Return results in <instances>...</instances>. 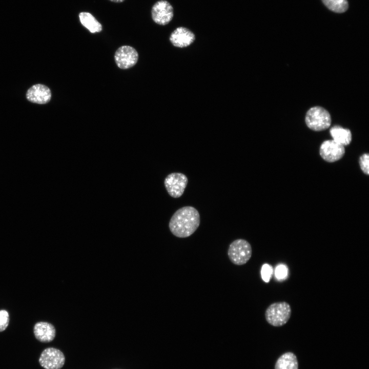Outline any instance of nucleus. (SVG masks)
<instances>
[{
	"label": "nucleus",
	"mask_w": 369,
	"mask_h": 369,
	"mask_svg": "<svg viewBox=\"0 0 369 369\" xmlns=\"http://www.w3.org/2000/svg\"><path fill=\"white\" fill-rule=\"evenodd\" d=\"M252 249L250 243L243 239L234 240L229 245L228 255L230 260L235 265L245 264L250 259Z\"/></svg>",
	"instance_id": "nucleus-3"
},
{
	"label": "nucleus",
	"mask_w": 369,
	"mask_h": 369,
	"mask_svg": "<svg viewBox=\"0 0 369 369\" xmlns=\"http://www.w3.org/2000/svg\"><path fill=\"white\" fill-rule=\"evenodd\" d=\"M33 332L36 339L42 342L52 341L55 336L54 326L46 322H38L34 326Z\"/></svg>",
	"instance_id": "nucleus-12"
},
{
	"label": "nucleus",
	"mask_w": 369,
	"mask_h": 369,
	"mask_svg": "<svg viewBox=\"0 0 369 369\" xmlns=\"http://www.w3.org/2000/svg\"><path fill=\"white\" fill-rule=\"evenodd\" d=\"M50 89L42 84H36L30 88L26 93L27 99L33 103L45 104L51 99Z\"/></svg>",
	"instance_id": "nucleus-11"
},
{
	"label": "nucleus",
	"mask_w": 369,
	"mask_h": 369,
	"mask_svg": "<svg viewBox=\"0 0 369 369\" xmlns=\"http://www.w3.org/2000/svg\"><path fill=\"white\" fill-rule=\"evenodd\" d=\"M331 136L335 142L344 146L349 145L352 140V133L349 129L339 126H335L330 130Z\"/></svg>",
	"instance_id": "nucleus-13"
},
{
	"label": "nucleus",
	"mask_w": 369,
	"mask_h": 369,
	"mask_svg": "<svg viewBox=\"0 0 369 369\" xmlns=\"http://www.w3.org/2000/svg\"><path fill=\"white\" fill-rule=\"evenodd\" d=\"M344 153V146L333 139L324 141L320 148V154L321 157L329 162H333L339 160Z\"/></svg>",
	"instance_id": "nucleus-9"
},
{
	"label": "nucleus",
	"mask_w": 369,
	"mask_h": 369,
	"mask_svg": "<svg viewBox=\"0 0 369 369\" xmlns=\"http://www.w3.org/2000/svg\"><path fill=\"white\" fill-rule=\"evenodd\" d=\"M323 4L331 11L337 13H342L347 11L348 8V3L347 0H321Z\"/></svg>",
	"instance_id": "nucleus-16"
},
{
	"label": "nucleus",
	"mask_w": 369,
	"mask_h": 369,
	"mask_svg": "<svg viewBox=\"0 0 369 369\" xmlns=\"http://www.w3.org/2000/svg\"><path fill=\"white\" fill-rule=\"evenodd\" d=\"M169 39L174 47L183 48L191 45L195 39V36L189 29L180 27L172 32Z\"/></svg>",
	"instance_id": "nucleus-10"
},
{
	"label": "nucleus",
	"mask_w": 369,
	"mask_h": 369,
	"mask_svg": "<svg viewBox=\"0 0 369 369\" xmlns=\"http://www.w3.org/2000/svg\"><path fill=\"white\" fill-rule=\"evenodd\" d=\"M9 322L8 312L4 310L0 311V332L4 331L7 327Z\"/></svg>",
	"instance_id": "nucleus-18"
},
{
	"label": "nucleus",
	"mask_w": 369,
	"mask_h": 369,
	"mask_svg": "<svg viewBox=\"0 0 369 369\" xmlns=\"http://www.w3.org/2000/svg\"><path fill=\"white\" fill-rule=\"evenodd\" d=\"M288 274V269L284 265L277 266L275 270V276L278 279H283L286 277Z\"/></svg>",
	"instance_id": "nucleus-20"
},
{
	"label": "nucleus",
	"mask_w": 369,
	"mask_h": 369,
	"mask_svg": "<svg viewBox=\"0 0 369 369\" xmlns=\"http://www.w3.org/2000/svg\"><path fill=\"white\" fill-rule=\"evenodd\" d=\"M359 165L361 169L366 175L369 174V155L364 154L360 157Z\"/></svg>",
	"instance_id": "nucleus-19"
},
{
	"label": "nucleus",
	"mask_w": 369,
	"mask_h": 369,
	"mask_svg": "<svg viewBox=\"0 0 369 369\" xmlns=\"http://www.w3.org/2000/svg\"><path fill=\"white\" fill-rule=\"evenodd\" d=\"M111 2H114V3H122L124 2L125 0H109Z\"/></svg>",
	"instance_id": "nucleus-21"
},
{
	"label": "nucleus",
	"mask_w": 369,
	"mask_h": 369,
	"mask_svg": "<svg viewBox=\"0 0 369 369\" xmlns=\"http://www.w3.org/2000/svg\"><path fill=\"white\" fill-rule=\"evenodd\" d=\"M198 211L192 206L178 209L171 217L169 227L173 235L178 238H186L192 235L200 224Z\"/></svg>",
	"instance_id": "nucleus-1"
},
{
	"label": "nucleus",
	"mask_w": 369,
	"mask_h": 369,
	"mask_svg": "<svg viewBox=\"0 0 369 369\" xmlns=\"http://www.w3.org/2000/svg\"><path fill=\"white\" fill-rule=\"evenodd\" d=\"M38 361L45 369H60L65 363V357L59 350L48 347L42 352Z\"/></svg>",
	"instance_id": "nucleus-6"
},
{
	"label": "nucleus",
	"mask_w": 369,
	"mask_h": 369,
	"mask_svg": "<svg viewBox=\"0 0 369 369\" xmlns=\"http://www.w3.org/2000/svg\"><path fill=\"white\" fill-rule=\"evenodd\" d=\"M188 182V179L186 175L179 172L169 174L164 180L168 194L173 198H179L182 196Z\"/></svg>",
	"instance_id": "nucleus-5"
},
{
	"label": "nucleus",
	"mask_w": 369,
	"mask_h": 369,
	"mask_svg": "<svg viewBox=\"0 0 369 369\" xmlns=\"http://www.w3.org/2000/svg\"><path fill=\"white\" fill-rule=\"evenodd\" d=\"M275 369H298L296 356L292 352L282 354L275 363Z\"/></svg>",
	"instance_id": "nucleus-14"
},
{
	"label": "nucleus",
	"mask_w": 369,
	"mask_h": 369,
	"mask_svg": "<svg viewBox=\"0 0 369 369\" xmlns=\"http://www.w3.org/2000/svg\"><path fill=\"white\" fill-rule=\"evenodd\" d=\"M305 123L311 130L321 131L327 129L331 124L329 112L324 108L316 106L310 108L307 112Z\"/></svg>",
	"instance_id": "nucleus-4"
},
{
	"label": "nucleus",
	"mask_w": 369,
	"mask_h": 369,
	"mask_svg": "<svg viewBox=\"0 0 369 369\" xmlns=\"http://www.w3.org/2000/svg\"><path fill=\"white\" fill-rule=\"evenodd\" d=\"M79 18L82 25L90 32L94 33L102 30L101 24L90 13L81 12L79 14Z\"/></svg>",
	"instance_id": "nucleus-15"
},
{
	"label": "nucleus",
	"mask_w": 369,
	"mask_h": 369,
	"mask_svg": "<svg viewBox=\"0 0 369 369\" xmlns=\"http://www.w3.org/2000/svg\"><path fill=\"white\" fill-rule=\"evenodd\" d=\"M292 309L285 301L276 302L270 304L265 312V318L270 325L282 326L285 324L291 318Z\"/></svg>",
	"instance_id": "nucleus-2"
},
{
	"label": "nucleus",
	"mask_w": 369,
	"mask_h": 369,
	"mask_svg": "<svg viewBox=\"0 0 369 369\" xmlns=\"http://www.w3.org/2000/svg\"><path fill=\"white\" fill-rule=\"evenodd\" d=\"M151 15L155 23L160 25H166L173 18V7L167 1H158L152 8Z\"/></svg>",
	"instance_id": "nucleus-7"
},
{
	"label": "nucleus",
	"mask_w": 369,
	"mask_h": 369,
	"mask_svg": "<svg viewBox=\"0 0 369 369\" xmlns=\"http://www.w3.org/2000/svg\"><path fill=\"white\" fill-rule=\"evenodd\" d=\"M138 58L137 51L130 46H122L116 51L114 59L117 66L120 69H127L134 66Z\"/></svg>",
	"instance_id": "nucleus-8"
},
{
	"label": "nucleus",
	"mask_w": 369,
	"mask_h": 369,
	"mask_svg": "<svg viewBox=\"0 0 369 369\" xmlns=\"http://www.w3.org/2000/svg\"><path fill=\"white\" fill-rule=\"evenodd\" d=\"M273 272L272 267L269 264H264L261 270V277L265 282H269Z\"/></svg>",
	"instance_id": "nucleus-17"
}]
</instances>
